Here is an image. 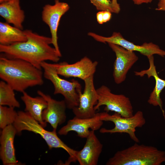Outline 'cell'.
I'll list each match as a JSON object with an SVG mask.
<instances>
[{"label":"cell","instance_id":"obj_27","mask_svg":"<svg viewBox=\"0 0 165 165\" xmlns=\"http://www.w3.org/2000/svg\"><path fill=\"white\" fill-rule=\"evenodd\" d=\"M97 21L100 24H103V11H99L96 14Z\"/></svg>","mask_w":165,"mask_h":165},{"label":"cell","instance_id":"obj_12","mask_svg":"<svg viewBox=\"0 0 165 165\" xmlns=\"http://www.w3.org/2000/svg\"><path fill=\"white\" fill-rule=\"evenodd\" d=\"M94 77L93 75L83 80L84 89L80 96L79 105L72 109L77 117L91 118L96 113L94 107L97 103L98 96L95 87Z\"/></svg>","mask_w":165,"mask_h":165},{"label":"cell","instance_id":"obj_25","mask_svg":"<svg viewBox=\"0 0 165 165\" xmlns=\"http://www.w3.org/2000/svg\"><path fill=\"white\" fill-rule=\"evenodd\" d=\"M159 11H165V0H160L157 5V7L156 9Z\"/></svg>","mask_w":165,"mask_h":165},{"label":"cell","instance_id":"obj_28","mask_svg":"<svg viewBox=\"0 0 165 165\" xmlns=\"http://www.w3.org/2000/svg\"><path fill=\"white\" fill-rule=\"evenodd\" d=\"M135 4L139 5L142 3H148L152 2V0H132Z\"/></svg>","mask_w":165,"mask_h":165},{"label":"cell","instance_id":"obj_13","mask_svg":"<svg viewBox=\"0 0 165 165\" xmlns=\"http://www.w3.org/2000/svg\"><path fill=\"white\" fill-rule=\"evenodd\" d=\"M100 115V113H96L94 116L91 118H81L75 116L59 130L58 134L66 135L70 131H74L79 137L86 138L91 130H97L102 125L103 121L101 119Z\"/></svg>","mask_w":165,"mask_h":165},{"label":"cell","instance_id":"obj_19","mask_svg":"<svg viewBox=\"0 0 165 165\" xmlns=\"http://www.w3.org/2000/svg\"><path fill=\"white\" fill-rule=\"evenodd\" d=\"M22 94L21 99L25 105L24 111L28 112L41 125L45 127L47 123L42 119V113L44 110L47 106L46 100L41 96L32 97L25 91Z\"/></svg>","mask_w":165,"mask_h":165},{"label":"cell","instance_id":"obj_11","mask_svg":"<svg viewBox=\"0 0 165 165\" xmlns=\"http://www.w3.org/2000/svg\"><path fill=\"white\" fill-rule=\"evenodd\" d=\"M108 44L116 56L113 65L114 80L116 83L120 84L125 80L128 72L138 61V57L134 51L116 44Z\"/></svg>","mask_w":165,"mask_h":165},{"label":"cell","instance_id":"obj_15","mask_svg":"<svg viewBox=\"0 0 165 165\" xmlns=\"http://www.w3.org/2000/svg\"><path fill=\"white\" fill-rule=\"evenodd\" d=\"M86 139L83 148L77 151L76 160L80 165H97L102 151L103 145L96 136L95 131L91 130Z\"/></svg>","mask_w":165,"mask_h":165},{"label":"cell","instance_id":"obj_4","mask_svg":"<svg viewBox=\"0 0 165 165\" xmlns=\"http://www.w3.org/2000/svg\"><path fill=\"white\" fill-rule=\"evenodd\" d=\"M17 134L23 130H27L39 134L45 141L49 149L61 148L69 154V157L65 163L69 165L71 162L77 161V151L72 149L65 144L58 136L56 131H49L35 120L28 112L19 111L13 123Z\"/></svg>","mask_w":165,"mask_h":165},{"label":"cell","instance_id":"obj_16","mask_svg":"<svg viewBox=\"0 0 165 165\" xmlns=\"http://www.w3.org/2000/svg\"><path fill=\"white\" fill-rule=\"evenodd\" d=\"M16 130L13 125H9L2 129L0 137V159L4 165H19L16 160L14 146Z\"/></svg>","mask_w":165,"mask_h":165},{"label":"cell","instance_id":"obj_14","mask_svg":"<svg viewBox=\"0 0 165 165\" xmlns=\"http://www.w3.org/2000/svg\"><path fill=\"white\" fill-rule=\"evenodd\" d=\"M37 94L44 97L47 103V106L42 113L43 121L50 124L53 130H56L57 127L66 120L65 111L67 107L64 100H55L40 90L37 91Z\"/></svg>","mask_w":165,"mask_h":165},{"label":"cell","instance_id":"obj_6","mask_svg":"<svg viewBox=\"0 0 165 165\" xmlns=\"http://www.w3.org/2000/svg\"><path fill=\"white\" fill-rule=\"evenodd\" d=\"M100 113L101 120L112 122L115 125L114 127L112 129L101 128L99 130L101 133H126L135 142H139L135 132L136 128L142 127L146 123L145 119L142 111H138L132 116L129 117H122L116 112L112 115L106 112Z\"/></svg>","mask_w":165,"mask_h":165},{"label":"cell","instance_id":"obj_5","mask_svg":"<svg viewBox=\"0 0 165 165\" xmlns=\"http://www.w3.org/2000/svg\"><path fill=\"white\" fill-rule=\"evenodd\" d=\"M41 66L44 70V77L53 85L54 94L62 95L68 109H72L78 106L82 93L81 85L78 81L74 79L68 81L61 78L57 73L53 64L43 61Z\"/></svg>","mask_w":165,"mask_h":165},{"label":"cell","instance_id":"obj_3","mask_svg":"<svg viewBox=\"0 0 165 165\" xmlns=\"http://www.w3.org/2000/svg\"><path fill=\"white\" fill-rule=\"evenodd\" d=\"M137 143L117 152L106 165H160L165 162V151Z\"/></svg>","mask_w":165,"mask_h":165},{"label":"cell","instance_id":"obj_22","mask_svg":"<svg viewBox=\"0 0 165 165\" xmlns=\"http://www.w3.org/2000/svg\"><path fill=\"white\" fill-rule=\"evenodd\" d=\"M18 115L14 108L0 105V128L3 129L7 126L13 124Z\"/></svg>","mask_w":165,"mask_h":165},{"label":"cell","instance_id":"obj_29","mask_svg":"<svg viewBox=\"0 0 165 165\" xmlns=\"http://www.w3.org/2000/svg\"><path fill=\"white\" fill-rule=\"evenodd\" d=\"M10 0H0V3H2L4 2Z\"/></svg>","mask_w":165,"mask_h":165},{"label":"cell","instance_id":"obj_9","mask_svg":"<svg viewBox=\"0 0 165 165\" xmlns=\"http://www.w3.org/2000/svg\"><path fill=\"white\" fill-rule=\"evenodd\" d=\"M69 8L68 3L59 0H55L53 5H45L42 13V20L48 26L50 29L52 44L61 57V54L58 43V29L61 17Z\"/></svg>","mask_w":165,"mask_h":165},{"label":"cell","instance_id":"obj_24","mask_svg":"<svg viewBox=\"0 0 165 165\" xmlns=\"http://www.w3.org/2000/svg\"><path fill=\"white\" fill-rule=\"evenodd\" d=\"M112 13L109 11H103V20L104 23L107 22L110 20L112 17Z\"/></svg>","mask_w":165,"mask_h":165},{"label":"cell","instance_id":"obj_23","mask_svg":"<svg viewBox=\"0 0 165 165\" xmlns=\"http://www.w3.org/2000/svg\"><path fill=\"white\" fill-rule=\"evenodd\" d=\"M90 2L99 11H109L115 13L112 1L110 0H90Z\"/></svg>","mask_w":165,"mask_h":165},{"label":"cell","instance_id":"obj_1","mask_svg":"<svg viewBox=\"0 0 165 165\" xmlns=\"http://www.w3.org/2000/svg\"><path fill=\"white\" fill-rule=\"evenodd\" d=\"M27 40L8 45L0 44V52L5 57L26 61L42 69L41 63L46 61L57 63L61 57L52 44L51 37L40 35L32 30H24Z\"/></svg>","mask_w":165,"mask_h":165},{"label":"cell","instance_id":"obj_17","mask_svg":"<svg viewBox=\"0 0 165 165\" xmlns=\"http://www.w3.org/2000/svg\"><path fill=\"white\" fill-rule=\"evenodd\" d=\"M149 63L148 68L140 71H135V75L141 77L146 75L148 78L152 77L155 81V87L151 93L148 101V103L154 106H159L165 119V112L162 108V101L160 97V93L165 87V80L160 78L157 73L154 64L153 55L148 57Z\"/></svg>","mask_w":165,"mask_h":165},{"label":"cell","instance_id":"obj_30","mask_svg":"<svg viewBox=\"0 0 165 165\" xmlns=\"http://www.w3.org/2000/svg\"><path fill=\"white\" fill-rule=\"evenodd\" d=\"M159 1L160 0H159Z\"/></svg>","mask_w":165,"mask_h":165},{"label":"cell","instance_id":"obj_21","mask_svg":"<svg viewBox=\"0 0 165 165\" xmlns=\"http://www.w3.org/2000/svg\"><path fill=\"white\" fill-rule=\"evenodd\" d=\"M14 90L3 80L0 82V105H7L13 108H19V102L16 100Z\"/></svg>","mask_w":165,"mask_h":165},{"label":"cell","instance_id":"obj_20","mask_svg":"<svg viewBox=\"0 0 165 165\" xmlns=\"http://www.w3.org/2000/svg\"><path fill=\"white\" fill-rule=\"evenodd\" d=\"M27 40L24 30L6 22H0V44L8 45Z\"/></svg>","mask_w":165,"mask_h":165},{"label":"cell","instance_id":"obj_7","mask_svg":"<svg viewBox=\"0 0 165 165\" xmlns=\"http://www.w3.org/2000/svg\"><path fill=\"white\" fill-rule=\"evenodd\" d=\"M97 91L98 100L94 107L96 111L101 106L105 105L104 110L106 112L113 111L125 117L133 115V106L128 97L123 94H113L109 87L105 85L101 86Z\"/></svg>","mask_w":165,"mask_h":165},{"label":"cell","instance_id":"obj_26","mask_svg":"<svg viewBox=\"0 0 165 165\" xmlns=\"http://www.w3.org/2000/svg\"><path fill=\"white\" fill-rule=\"evenodd\" d=\"M112 5L115 11V13H118L120 10L119 5L118 3L117 0H112Z\"/></svg>","mask_w":165,"mask_h":165},{"label":"cell","instance_id":"obj_2","mask_svg":"<svg viewBox=\"0 0 165 165\" xmlns=\"http://www.w3.org/2000/svg\"><path fill=\"white\" fill-rule=\"evenodd\" d=\"M42 69L18 59L0 57V78L15 91L23 93L29 87L44 83Z\"/></svg>","mask_w":165,"mask_h":165},{"label":"cell","instance_id":"obj_10","mask_svg":"<svg viewBox=\"0 0 165 165\" xmlns=\"http://www.w3.org/2000/svg\"><path fill=\"white\" fill-rule=\"evenodd\" d=\"M57 73L65 77L76 78L83 81L94 75L98 64L85 56L72 64L66 62L53 64Z\"/></svg>","mask_w":165,"mask_h":165},{"label":"cell","instance_id":"obj_8","mask_svg":"<svg viewBox=\"0 0 165 165\" xmlns=\"http://www.w3.org/2000/svg\"><path fill=\"white\" fill-rule=\"evenodd\" d=\"M89 36L97 41L104 43H111L119 45L124 48L133 51H138L147 58L154 54H157L163 57H165V50L152 42H145L141 45H136L124 38L119 32H114L112 35L106 37L90 32Z\"/></svg>","mask_w":165,"mask_h":165},{"label":"cell","instance_id":"obj_18","mask_svg":"<svg viewBox=\"0 0 165 165\" xmlns=\"http://www.w3.org/2000/svg\"><path fill=\"white\" fill-rule=\"evenodd\" d=\"M0 15L6 22L23 29L25 16L20 6V0H10L0 3Z\"/></svg>","mask_w":165,"mask_h":165}]
</instances>
